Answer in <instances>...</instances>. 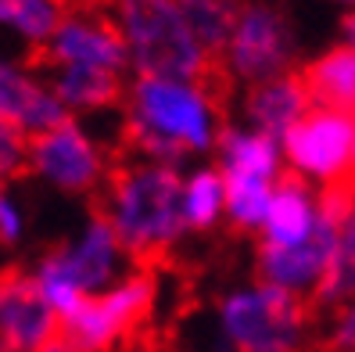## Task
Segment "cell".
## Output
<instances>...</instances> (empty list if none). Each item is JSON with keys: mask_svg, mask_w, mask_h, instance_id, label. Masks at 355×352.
Here are the masks:
<instances>
[{"mask_svg": "<svg viewBox=\"0 0 355 352\" xmlns=\"http://www.w3.org/2000/svg\"><path fill=\"white\" fill-rule=\"evenodd\" d=\"M104 4L130 47V65L140 76L191 83L219 112H226L234 76L198 44L180 0H104Z\"/></svg>", "mask_w": 355, "mask_h": 352, "instance_id": "cell-1", "label": "cell"}, {"mask_svg": "<svg viewBox=\"0 0 355 352\" xmlns=\"http://www.w3.org/2000/svg\"><path fill=\"white\" fill-rule=\"evenodd\" d=\"M97 212L112 223L126 255L151 270L169 259L187 226V187L173 165L122 162L101 187Z\"/></svg>", "mask_w": 355, "mask_h": 352, "instance_id": "cell-2", "label": "cell"}, {"mask_svg": "<svg viewBox=\"0 0 355 352\" xmlns=\"http://www.w3.org/2000/svg\"><path fill=\"white\" fill-rule=\"evenodd\" d=\"M122 255H126V248H122L119 234L112 231V223L101 212H94L76 241L58 244L54 252L40 259L33 277L40 284V292H44V299L51 302V309L65 320L87 299L108 292V287L122 280L119 277Z\"/></svg>", "mask_w": 355, "mask_h": 352, "instance_id": "cell-3", "label": "cell"}, {"mask_svg": "<svg viewBox=\"0 0 355 352\" xmlns=\"http://www.w3.org/2000/svg\"><path fill=\"white\" fill-rule=\"evenodd\" d=\"M312 317L316 313L309 299L269 284L234 292L219 302L223 342H230L237 352H305Z\"/></svg>", "mask_w": 355, "mask_h": 352, "instance_id": "cell-4", "label": "cell"}, {"mask_svg": "<svg viewBox=\"0 0 355 352\" xmlns=\"http://www.w3.org/2000/svg\"><path fill=\"white\" fill-rule=\"evenodd\" d=\"M126 119L137 126L151 130L165 140L180 144L187 151H205L223 137L219 119L223 112L191 83L173 79H151L137 76V83L126 90Z\"/></svg>", "mask_w": 355, "mask_h": 352, "instance_id": "cell-5", "label": "cell"}, {"mask_svg": "<svg viewBox=\"0 0 355 352\" xmlns=\"http://www.w3.org/2000/svg\"><path fill=\"white\" fill-rule=\"evenodd\" d=\"M158 284L148 270L122 277L115 287L87 299L61 320V342L76 352H115L155 313Z\"/></svg>", "mask_w": 355, "mask_h": 352, "instance_id": "cell-6", "label": "cell"}, {"mask_svg": "<svg viewBox=\"0 0 355 352\" xmlns=\"http://www.w3.org/2000/svg\"><path fill=\"white\" fill-rule=\"evenodd\" d=\"M29 169L69 194H94L112 173L104 148L76 119H65L61 126L29 140Z\"/></svg>", "mask_w": 355, "mask_h": 352, "instance_id": "cell-7", "label": "cell"}, {"mask_svg": "<svg viewBox=\"0 0 355 352\" xmlns=\"http://www.w3.org/2000/svg\"><path fill=\"white\" fill-rule=\"evenodd\" d=\"M36 61L44 69L87 65V69H108L122 76V69L130 65V47L108 15L83 8L65 15V22L58 26L51 44L36 54Z\"/></svg>", "mask_w": 355, "mask_h": 352, "instance_id": "cell-8", "label": "cell"}, {"mask_svg": "<svg viewBox=\"0 0 355 352\" xmlns=\"http://www.w3.org/2000/svg\"><path fill=\"white\" fill-rule=\"evenodd\" d=\"M355 144V119L330 108H309L284 137V151L298 173L320 176L323 187L348 176Z\"/></svg>", "mask_w": 355, "mask_h": 352, "instance_id": "cell-9", "label": "cell"}, {"mask_svg": "<svg viewBox=\"0 0 355 352\" xmlns=\"http://www.w3.org/2000/svg\"><path fill=\"white\" fill-rule=\"evenodd\" d=\"M338 231L341 223L330 219L327 212H320L316 231H312L302 244H259V262L255 274L259 284L269 287H284V292H295L302 299H312V292L320 287V280L330 270V259L338 252Z\"/></svg>", "mask_w": 355, "mask_h": 352, "instance_id": "cell-10", "label": "cell"}, {"mask_svg": "<svg viewBox=\"0 0 355 352\" xmlns=\"http://www.w3.org/2000/svg\"><path fill=\"white\" fill-rule=\"evenodd\" d=\"M287 61H291V29L284 15L269 4H248L234 33V44L226 51L230 76H241L259 87V83L287 76Z\"/></svg>", "mask_w": 355, "mask_h": 352, "instance_id": "cell-11", "label": "cell"}, {"mask_svg": "<svg viewBox=\"0 0 355 352\" xmlns=\"http://www.w3.org/2000/svg\"><path fill=\"white\" fill-rule=\"evenodd\" d=\"M0 119L11 122L15 130H22L33 140L61 126L72 115L54 97L51 83L40 72L36 61H22V58H11L8 51H0Z\"/></svg>", "mask_w": 355, "mask_h": 352, "instance_id": "cell-12", "label": "cell"}, {"mask_svg": "<svg viewBox=\"0 0 355 352\" xmlns=\"http://www.w3.org/2000/svg\"><path fill=\"white\" fill-rule=\"evenodd\" d=\"M0 342L15 352H44L61 342V317L33 274H0Z\"/></svg>", "mask_w": 355, "mask_h": 352, "instance_id": "cell-13", "label": "cell"}, {"mask_svg": "<svg viewBox=\"0 0 355 352\" xmlns=\"http://www.w3.org/2000/svg\"><path fill=\"white\" fill-rule=\"evenodd\" d=\"M244 108H248V119L259 126V133L277 140V137H287L291 126H298V119L312 108V101H309V90H305L302 76L287 72L280 79H269V83L252 87Z\"/></svg>", "mask_w": 355, "mask_h": 352, "instance_id": "cell-14", "label": "cell"}, {"mask_svg": "<svg viewBox=\"0 0 355 352\" xmlns=\"http://www.w3.org/2000/svg\"><path fill=\"white\" fill-rule=\"evenodd\" d=\"M320 209L312 201L305 180L298 173H280L273 183V201L266 212V241L269 244H302L312 231H316Z\"/></svg>", "mask_w": 355, "mask_h": 352, "instance_id": "cell-15", "label": "cell"}, {"mask_svg": "<svg viewBox=\"0 0 355 352\" xmlns=\"http://www.w3.org/2000/svg\"><path fill=\"white\" fill-rule=\"evenodd\" d=\"M47 83L54 97L72 112H101L112 105H126L122 76L108 69H87V65H61L47 69Z\"/></svg>", "mask_w": 355, "mask_h": 352, "instance_id": "cell-16", "label": "cell"}, {"mask_svg": "<svg viewBox=\"0 0 355 352\" xmlns=\"http://www.w3.org/2000/svg\"><path fill=\"white\" fill-rule=\"evenodd\" d=\"M312 108L345 112L355 119V47H338L302 72Z\"/></svg>", "mask_w": 355, "mask_h": 352, "instance_id": "cell-17", "label": "cell"}, {"mask_svg": "<svg viewBox=\"0 0 355 352\" xmlns=\"http://www.w3.org/2000/svg\"><path fill=\"white\" fill-rule=\"evenodd\" d=\"M65 0H0V29L36 54L51 44L58 26L65 22Z\"/></svg>", "mask_w": 355, "mask_h": 352, "instance_id": "cell-18", "label": "cell"}, {"mask_svg": "<svg viewBox=\"0 0 355 352\" xmlns=\"http://www.w3.org/2000/svg\"><path fill=\"white\" fill-rule=\"evenodd\" d=\"M180 8L191 22L198 44L208 51V58L226 65V51L234 44V33L248 4H241V0H180Z\"/></svg>", "mask_w": 355, "mask_h": 352, "instance_id": "cell-19", "label": "cell"}, {"mask_svg": "<svg viewBox=\"0 0 355 352\" xmlns=\"http://www.w3.org/2000/svg\"><path fill=\"white\" fill-rule=\"evenodd\" d=\"M219 151H223V176H248V180L273 183L277 176V140L273 137L223 130Z\"/></svg>", "mask_w": 355, "mask_h": 352, "instance_id": "cell-20", "label": "cell"}, {"mask_svg": "<svg viewBox=\"0 0 355 352\" xmlns=\"http://www.w3.org/2000/svg\"><path fill=\"white\" fill-rule=\"evenodd\" d=\"M269 201H273V183L269 180H248V176H226V209L241 231L266 223Z\"/></svg>", "mask_w": 355, "mask_h": 352, "instance_id": "cell-21", "label": "cell"}, {"mask_svg": "<svg viewBox=\"0 0 355 352\" xmlns=\"http://www.w3.org/2000/svg\"><path fill=\"white\" fill-rule=\"evenodd\" d=\"M226 205V176L223 169H201L187 183V226L205 231L219 219V209Z\"/></svg>", "mask_w": 355, "mask_h": 352, "instance_id": "cell-22", "label": "cell"}, {"mask_svg": "<svg viewBox=\"0 0 355 352\" xmlns=\"http://www.w3.org/2000/svg\"><path fill=\"white\" fill-rule=\"evenodd\" d=\"M29 169V137L0 119V180H11Z\"/></svg>", "mask_w": 355, "mask_h": 352, "instance_id": "cell-23", "label": "cell"}, {"mask_svg": "<svg viewBox=\"0 0 355 352\" xmlns=\"http://www.w3.org/2000/svg\"><path fill=\"white\" fill-rule=\"evenodd\" d=\"M26 234V212L22 205H18V198L11 194V187L4 180H0V244H18Z\"/></svg>", "mask_w": 355, "mask_h": 352, "instance_id": "cell-24", "label": "cell"}, {"mask_svg": "<svg viewBox=\"0 0 355 352\" xmlns=\"http://www.w3.org/2000/svg\"><path fill=\"white\" fill-rule=\"evenodd\" d=\"M327 349L330 352H355V299L334 309L330 330H327Z\"/></svg>", "mask_w": 355, "mask_h": 352, "instance_id": "cell-25", "label": "cell"}, {"mask_svg": "<svg viewBox=\"0 0 355 352\" xmlns=\"http://www.w3.org/2000/svg\"><path fill=\"white\" fill-rule=\"evenodd\" d=\"M345 33H348V47H355V15L345 18Z\"/></svg>", "mask_w": 355, "mask_h": 352, "instance_id": "cell-26", "label": "cell"}, {"mask_svg": "<svg viewBox=\"0 0 355 352\" xmlns=\"http://www.w3.org/2000/svg\"><path fill=\"white\" fill-rule=\"evenodd\" d=\"M44 352H76V349H69L65 342H58V345H51V349H44Z\"/></svg>", "mask_w": 355, "mask_h": 352, "instance_id": "cell-27", "label": "cell"}, {"mask_svg": "<svg viewBox=\"0 0 355 352\" xmlns=\"http://www.w3.org/2000/svg\"><path fill=\"white\" fill-rule=\"evenodd\" d=\"M212 352H237V349L230 345V342H219V345H212Z\"/></svg>", "mask_w": 355, "mask_h": 352, "instance_id": "cell-28", "label": "cell"}, {"mask_svg": "<svg viewBox=\"0 0 355 352\" xmlns=\"http://www.w3.org/2000/svg\"><path fill=\"white\" fill-rule=\"evenodd\" d=\"M0 352H15V349H11V345H4V342H0Z\"/></svg>", "mask_w": 355, "mask_h": 352, "instance_id": "cell-29", "label": "cell"}]
</instances>
